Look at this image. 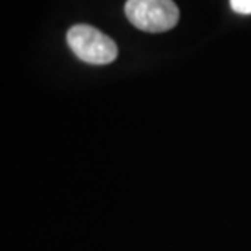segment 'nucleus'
Returning <instances> with one entry per match:
<instances>
[{"label": "nucleus", "instance_id": "obj_1", "mask_svg": "<svg viewBox=\"0 0 251 251\" xmlns=\"http://www.w3.org/2000/svg\"><path fill=\"white\" fill-rule=\"evenodd\" d=\"M67 43L80 61L104 65L118 57V46L111 38L90 25H75L67 31Z\"/></svg>", "mask_w": 251, "mask_h": 251}, {"label": "nucleus", "instance_id": "obj_2", "mask_svg": "<svg viewBox=\"0 0 251 251\" xmlns=\"http://www.w3.org/2000/svg\"><path fill=\"white\" fill-rule=\"evenodd\" d=\"M124 10L129 22L147 33L168 31L179 20V10L173 0H127Z\"/></svg>", "mask_w": 251, "mask_h": 251}, {"label": "nucleus", "instance_id": "obj_3", "mask_svg": "<svg viewBox=\"0 0 251 251\" xmlns=\"http://www.w3.org/2000/svg\"><path fill=\"white\" fill-rule=\"evenodd\" d=\"M233 12L242 15H251V0H230Z\"/></svg>", "mask_w": 251, "mask_h": 251}]
</instances>
